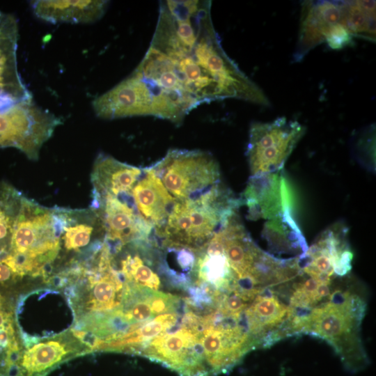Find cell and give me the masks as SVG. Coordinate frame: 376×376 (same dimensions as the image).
Segmentation results:
<instances>
[{
    "label": "cell",
    "mask_w": 376,
    "mask_h": 376,
    "mask_svg": "<svg viewBox=\"0 0 376 376\" xmlns=\"http://www.w3.org/2000/svg\"><path fill=\"white\" fill-rule=\"evenodd\" d=\"M130 75L146 115L175 123L214 101L270 105L263 90L224 51L210 1H161L150 46Z\"/></svg>",
    "instance_id": "1"
},
{
    "label": "cell",
    "mask_w": 376,
    "mask_h": 376,
    "mask_svg": "<svg viewBox=\"0 0 376 376\" xmlns=\"http://www.w3.org/2000/svg\"><path fill=\"white\" fill-rule=\"evenodd\" d=\"M366 304L350 290H336L306 312L293 315L290 336L307 334L327 341L352 372L363 370L368 359L363 345L361 326Z\"/></svg>",
    "instance_id": "2"
},
{
    "label": "cell",
    "mask_w": 376,
    "mask_h": 376,
    "mask_svg": "<svg viewBox=\"0 0 376 376\" xmlns=\"http://www.w3.org/2000/svg\"><path fill=\"white\" fill-rule=\"evenodd\" d=\"M240 205V199L220 182L196 197L175 200L164 226L155 234L164 248L195 253L207 244Z\"/></svg>",
    "instance_id": "3"
},
{
    "label": "cell",
    "mask_w": 376,
    "mask_h": 376,
    "mask_svg": "<svg viewBox=\"0 0 376 376\" xmlns=\"http://www.w3.org/2000/svg\"><path fill=\"white\" fill-rule=\"evenodd\" d=\"M61 228L54 209L22 197L10 241V253L26 259L32 277L40 275L41 267L53 263L61 249Z\"/></svg>",
    "instance_id": "4"
},
{
    "label": "cell",
    "mask_w": 376,
    "mask_h": 376,
    "mask_svg": "<svg viewBox=\"0 0 376 376\" xmlns=\"http://www.w3.org/2000/svg\"><path fill=\"white\" fill-rule=\"evenodd\" d=\"M152 168L175 200L196 197L221 182L217 160L201 150L170 149Z\"/></svg>",
    "instance_id": "5"
},
{
    "label": "cell",
    "mask_w": 376,
    "mask_h": 376,
    "mask_svg": "<svg viewBox=\"0 0 376 376\" xmlns=\"http://www.w3.org/2000/svg\"><path fill=\"white\" fill-rule=\"evenodd\" d=\"M181 322L178 329L150 340L139 354L165 366L180 376H210L200 343L201 315L188 308Z\"/></svg>",
    "instance_id": "6"
},
{
    "label": "cell",
    "mask_w": 376,
    "mask_h": 376,
    "mask_svg": "<svg viewBox=\"0 0 376 376\" xmlns=\"http://www.w3.org/2000/svg\"><path fill=\"white\" fill-rule=\"evenodd\" d=\"M240 321L217 310L201 315L200 343L210 376L228 373L257 347Z\"/></svg>",
    "instance_id": "7"
},
{
    "label": "cell",
    "mask_w": 376,
    "mask_h": 376,
    "mask_svg": "<svg viewBox=\"0 0 376 376\" xmlns=\"http://www.w3.org/2000/svg\"><path fill=\"white\" fill-rule=\"evenodd\" d=\"M304 133L302 125L284 116L252 123L246 151L251 176L280 171Z\"/></svg>",
    "instance_id": "8"
},
{
    "label": "cell",
    "mask_w": 376,
    "mask_h": 376,
    "mask_svg": "<svg viewBox=\"0 0 376 376\" xmlns=\"http://www.w3.org/2000/svg\"><path fill=\"white\" fill-rule=\"evenodd\" d=\"M60 124L58 117L32 100L24 102L0 114V148L14 147L37 159L42 146Z\"/></svg>",
    "instance_id": "9"
},
{
    "label": "cell",
    "mask_w": 376,
    "mask_h": 376,
    "mask_svg": "<svg viewBox=\"0 0 376 376\" xmlns=\"http://www.w3.org/2000/svg\"><path fill=\"white\" fill-rule=\"evenodd\" d=\"M348 228L336 222L322 232L297 262L303 274L318 283L331 284L334 275L343 276L352 269L353 254L347 241Z\"/></svg>",
    "instance_id": "10"
},
{
    "label": "cell",
    "mask_w": 376,
    "mask_h": 376,
    "mask_svg": "<svg viewBox=\"0 0 376 376\" xmlns=\"http://www.w3.org/2000/svg\"><path fill=\"white\" fill-rule=\"evenodd\" d=\"M91 209L102 221L104 242L113 257L130 243L150 240L152 230L139 217L131 195L93 197Z\"/></svg>",
    "instance_id": "11"
},
{
    "label": "cell",
    "mask_w": 376,
    "mask_h": 376,
    "mask_svg": "<svg viewBox=\"0 0 376 376\" xmlns=\"http://www.w3.org/2000/svg\"><path fill=\"white\" fill-rule=\"evenodd\" d=\"M344 1H304L301 3L300 24L293 62L323 42L347 29L343 23Z\"/></svg>",
    "instance_id": "12"
},
{
    "label": "cell",
    "mask_w": 376,
    "mask_h": 376,
    "mask_svg": "<svg viewBox=\"0 0 376 376\" xmlns=\"http://www.w3.org/2000/svg\"><path fill=\"white\" fill-rule=\"evenodd\" d=\"M248 209V218L270 220L292 212L295 196L289 182L280 171L251 176L240 198Z\"/></svg>",
    "instance_id": "13"
},
{
    "label": "cell",
    "mask_w": 376,
    "mask_h": 376,
    "mask_svg": "<svg viewBox=\"0 0 376 376\" xmlns=\"http://www.w3.org/2000/svg\"><path fill=\"white\" fill-rule=\"evenodd\" d=\"M272 289L258 295L244 312L246 329L258 347H269L288 336L289 306Z\"/></svg>",
    "instance_id": "14"
},
{
    "label": "cell",
    "mask_w": 376,
    "mask_h": 376,
    "mask_svg": "<svg viewBox=\"0 0 376 376\" xmlns=\"http://www.w3.org/2000/svg\"><path fill=\"white\" fill-rule=\"evenodd\" d=\"M91 352L71 334L42 340L23 350L22 376H47L60 364Z\"/></svg>",
    "instance_id": "15"
},
{
    "label": "cell",
    "mask_w": 376,
    "mask_h": 376,
    "mask_svg": "<svg viewBox=\"0 0 376 376\" xmlns=\"http://www.w3.org/2000/svg\"><path fill=\"white\" fill-rule=\"evenodd\" d=\"M135 208L154 233L164 226L175 199L167 191L152 166L143 173L131 191Z\"/></svg>",
    "instance_id": "16"
},
{
    "label": "cell",
    "mask_w": 376,
    "mask_h": 376,
    "mask_svg": "<svg viewBox=\"0 0 376 376\" xmlns=\"http://www.w3.org/2000/svg\"><path fill=\"white\" fill-rule=\"evenodd\" d=\"M180 301L176 295L124 283L123 300L118 308L123 320L132 329L159 315L175 312Z\"/></svg>",
    "instance_id": "17"
},
{
    "label": "cell",
    "mask_w": 376,
    "mask_h": 376,
    "mask_svg": "<svg viewBox=\"0 0 376 376\" xmlns=\"http://www.w3.org/2000/svg\"><path fill=\"white\" fill-rule=\"evenodd\" d=\"M143 169L118 161L104 154L96 158L91 174L93 197L131 195Z\"/></svg>",
    "instance_id": "18"
},
{
    "label": "cell",
    "mask_w": 376,
    "mask_h": 376,
    "mask_svg": "<svg viewBox=\"0 0 376 376\" xmlns=\"http://www.w3.org/2000/svg\"><path fill=\"white\" fill-rule=\"evenodd\" d=\"M107 6V1L97 0H40L31 4L37 17L53 24L94 22L104 15Z\"/></svg>",
    "instance_id": "19"
},
{
    "label": "cell",
    "mask_w": 376,
    "mask_h": 376,
    "mask_svg": "<svg viewBox=\"0 0 376 376\" xmlns=\"http://www.w3.org/2000/svg\"><path fill=\"white\" fill-rule=\"evenodd\" d=\"M179 320L177 313L159 315L107 343L103 350L126 352L139 354L143 347L155 336L173 329Z\"/></svg>",
    "instance_id": "20"
},
{
    "label": "cell",
    "mask_w": 376,
    "mask_h": 376,
    "mask_svg": "<svg viewBox=\"0 0 376 376\" xmlns=\"http://www.w3.org/2000/svg\"><path fill=\"white\" fill-rule=\"evenodd\" d=\"M343 23L352 37L375 41V1H344Z\"/></svg>",
    "instance_id": "21"
},
{
    "label": "cell",
    "mask_w": 376,
    "mask_h": 376,
    "mask_svg": "<svg viewBox=\"0 0 376 376\" xmlns=\"http://www.w3.org/2000/svg\"><path fill=\"white\" fill-rule=\"evenodd\" d=\"M130 244L135 252L127 253L120 261L119 272L124 283L157 290L161 284L159 276L149 265V261H146L139 254L135 244Z\"/></svg>",
    "instance_id": "22"
},
{
    "label": "cell",
    "mask_w": 376,
    "mask_h": 376,
    "mask_svg": "<svg viewBox=\"0 0 376 376\" xmlns=\"http://www.w3.org/2000/svg\"><path fill=\"white\" fill-rule=\"evenodd\" d=\"M19 277L13 269L4 263H0V283H6Z\"/></svg>",
    "instance_id": "23"
},
{
    "label": "cell",
    "mask_w": 376,
    "mask_h": 376,
    "mask_svg": "<svg viewBox=\"0 0 376 376\" xmlns=\"http://www.w3.org/2000/svg\"><path fill=\"white\" fill-rule=\"evenodd\" d=\"M11 322H13L12 313L0 309V327Z\"/></svg>",
    "instance_id": "24"
}]
</instances>
